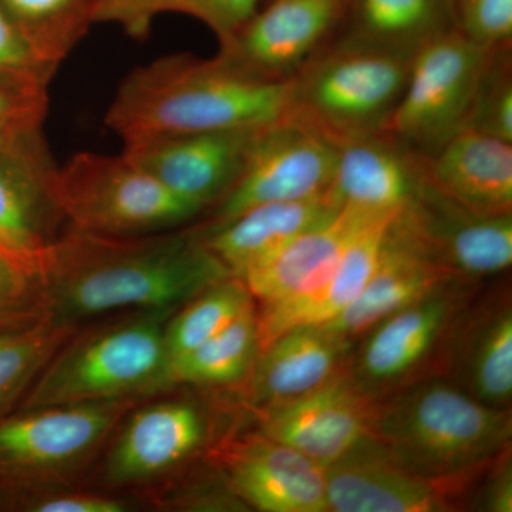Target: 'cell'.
<instances>
[{
    "mask_svg": "<svg viewBox=\"0 0 512 512\" xmlns=\"http://www.w3.org/2000/svg\"><path fill=\"white\" fill-rule=\"evenodd\" d=\"M224 466L234 493L258 511H329L326 467L264 434L232 444Z\"/></svg>",
    "mask_w": 512,
    "mask_h": 512,
    "instance_id": "2e32d148",
    "label": "cell"
},
{
    "mask_svg": "<svg viewBox=\"0 0 512 512\" xmlns=\"http://www.w3.org/2000/svg\"><path fill=\"white\" fill-rule=\"evenodd\" d=\"M100 0H0L40 63L56 72L94 25Z\"/></svg>",
    "mask_w": 512,
    "mask_h": 512,
    "instance_id": "4316f807",
    "label": "cell"
},
{
    "mask_svg": "<svg viewBox=\"0 0 512 512\" xmlns=\"http://www.w3.org/2000/svg\"><path fill=\"white\" fill-rule=\"evenodd\" d=\"M339 210L326 195L311 200L271 202L212 225L201 232V237L229 274L239 278Z\"/></svg>",
    "mask_w": 512,
    "mask_h": 512,
    "instance_id": "d4e9b609",
    "label": "cell"
},
{
    "mask_svg": "<svg viewBox=\"0 0 512 512\" xmlns=\"http://www.w3.org/2000/svg\"><path fill=\"white\" fill-rule=\"evenodd\" d=\"M412 56L348 37L292 77L291 116L338 141L383 133L402 99Z\"/></svg>",
    "mask_w": 512,
    "mask_h": 512,
    "instance_id": "277c9868",
    "label": "cell"
},
{
    "mask_svg": "<svg viewBox=\"0 0 512 512\" xmlns=\"http://www.w3.org/2000/svg\"><path fill=\"white\" fill-rule=\"evenodd\" d=\"M37 275L0 256V320L26 302L30 281Z\"/></svg>",
    "mask_w": 512,
    "mask_h": 512,
    "instance_id": "8d00e7d4",
    "label": "cell"
},
{
    "mask_svg": "<svg viewBox=\"0 0 512 512\" xmlns=\"http://www.w3.org/2000/svg\"><path fill=\"white\" fill-rule=\"evenodd\" d=\"M470 394L488 406L505 409L512 396V312L501 306L478 322L463 359Z\"/></svg>",
    "mask_w": 512,
    "mask_h": 512,
    "instance_id": "f546056e",
    "label": "cell"
},
{
    "mask_svg": "<svg viewBox=\"0 0 512 512\" xmlns=\"http://www.w3.org/2000/svg\"><path fill=\"white\" fill-rule=\"evenodd\" d=\"M377 404L346 372L305 396L259 409L261 434L328 467L372 437Z\"/></svg>",
    "mask_w": 512,
    "mask_h": 512,
    "instance_id": "30bf717a",
    "label": "cell"
},
{
    "mask_svg": "<svg viewBox=\"0 0 512 512\" xmlns=\"http://www.w3.org/2000/svg\"><path fill=\"white\" fill-rule=\"evenodd\" d=\"M352 339L325 325L298 326L259 350L251 369L254 406L288 402L348 372Z\"/></svg>",
    "mask_w": 512,
    "mask_h": 512,
    "instance_id": "d6986e66",
    "label": "cell"
},
{
    "mask_svg": "<svg viewBox=\"0 0 512 512\" xmlns=\"http://www.w3.org/2000/svg\"><path fill=\"white\" fill-rule=\"evenodd\" d=\"M261 0H100L94 22L117 23L128 35L143 39L157 16L183 13L201 20L221 46L255 15Z\"/></svg>",
    "mask_w": 512,
    "mask_h": 512,
    "instance_id": "f1b7e54d",
    "label": "cell"
},
{
    "mask_svg": "<svg viewBox=\"0 0 512 512\" xmlns=\"http://www.w3.org/2000/svg\"><path fill=\"white\" fill-rule=\"evenodd\" d=\"M0 256L3 258L9 259V261L15 262L22 266V268L28 269L29 272L40 276L42 274V269L40 266L35 264V262L30 261L29 258H26L25 255L20 254V252L16 251L12 245H9L8 242L5 241L2 237H0Z\"/></svg>",
    "mask_w": 512,
    "mask_h": 512,
    "instance_id": "ab89813d",
    "label": "cell"
},
{
    "mask_svg": "<svg viewBox=\"0 0 512 512\" xmlns=\"http://www.w3.org/2000/svg\"><path fill=\"white\" fill-rule=\"evenodd\" d=\"M128 505L124 501L99 495H59L45 498L30 505L29 511L35 512H124Z\"/></svg>",
    "mask_w": 512,
    "mask_h": 512,
    "instance_id": "74e56055",
    "label": "cell"
},
{
    "mask_svg": "<svg viewBox=\"0 0 512 512\" xmlns=\"http://www.w3.org/2000/svg\"><path fill=\"white\" fill-rule=\"evenodd\" d=\"M451 279L431 259L402 211L387 229L382 254L363 291L323 325L353 340L392 313L444 288Z\"/></svg>",
    "mask_w": 512,
    "mask_h": 512,
    "instance_id": "9a60e30c",
    "label": "cell"
},
{
    "mask_svg": "<svg viewBox=\"0 0 512 512\" xmlns=\"http://www.w3.org/2000/svg\"><path fill=\"white\" fill-rule=\"evenodd\" d=\"M261 130L153 138L126 144L123 154L175 194L205 210L217 205L237 183Z\"/></svg>",
    "mask_w": 512,
    "mask_h": 512,
    "instance_id": "7c38bea8",
    "label": "cell"
},
{
    "mask_svg": "<svg viewBox=\"0 0 512 512\" xmlns=\"http://www.w3.org/2000/svg\"><path fill=\"white\" fill-rule=\"evenodd\" d=\"M454 29L487 50L512 42V0H450Z\"/></svg>",
    "mask_w": 512,
    "mask_h": 512,
    "instance_id": "836d02e7",
    "label": "cell"
},
{
    "mask_svg": "<svg viewBox=\"0 0 512 512\" xmlns=\"http://www.w3.org/2000/svg\"><path fill=\"white\" fill-rule=\"evenodd\" d=\"M403 214L431 259L453 278L497 275L512 264L511 212L468 211L444 198L424 178Z\"/></svg>",
    "mask_w": 512,
    "mask_h": 512,
    "instance_id": "4fadbf2b",
    "label": "cell"
},
{
    "mask_svg": "<svg viewBox=\"0 0 512 512\" xmlns=\"http://www.w3.org/2000/svg\"><path fill=\"white\" fill-rule=\"evenodd\" d=\"M338 156V140L296 117L262 128L241 177L215 205L212 225L258 205L323 197Z\"/></svg>",
    "mask_w": 512,
    "mask_h": 512,
    "instance_id": "ba28073f",
    "label": "cell"
},
{
    "mask_svg": "<svg viewBox=\"0 0 512 512\" xmlns=\"http://www.w3.org/2000/svg\"><path fill=\"white\" fill-rule=\"evenodd\" d=\"M252 306L254 298L247 286L234 276L198 293L165 323L168 363L214 338Z\"/></svg>",
    "mask_w": 512,
    "mask_h": 512,
    "instance_id": "4dcf8cb0",
    "label": "cell"
},
{
    "mask_svg": "<svg viewBox=\"0 0 512 512\" xmlns=\"http://www.w3.org/2000/svg\"><path fill=\"white\" fill-rule=\"evenodd\" d=\"M419 154L384 133L339 141L338 165L326 197L338 208L387 214L404 210L423 184Z\"/></svg>",
    "mask_w": 512,
    "mask_h": 512,
    "instance_id": "e0dca14e",
    "label": "cell"
},
{
    "mask_svg": "<svg viewBox=\"0 0 512 512\" xmlns=\"http://www.w3.org/2000/svg\"><path fill=\"white\" fill-rule=\"evenodd\" d=\"M259 350L258 318L252 306L214 338L168 363L165 384L238 382L251 372Z\"/></svg>",
    "mask_w": 512,
    "mask_h": 512,
    "instance_id": "83f0119b",
    "label": "cell"
},
{
    "mask_svg": "<svg viewBox=\"0 0 512 512\" xmlns=\"http://www.w3.org/2000/svg\"><path fill=\"white\" fill-rule=\"evenodd\" d=\"M350 39L414 53L420 45L454 28L450 0H349Z\"/></svg>",
    "mask_w": 512,
    "mask_h": 512,
    "instance_id": "484cf974",
    "label": "cell"
},
{
    "mask_svg": "<svg viewBox=\"0 0 512 512\" xmlns=\"http://www.w3.org/2000/svg\"><path fill=\"white\" fill-rule=\"evenodd\" d=\"M456 313L447 286L392 313L367 330L357 356L355 379L372 387L402 380L429 357Z\"/></svg>",
    "mask_w": 512,
    "mask_h": 512,
    "instance_id": "603a6c76",
    "label": "cell"
},
{
    "mask_svg": "<svg viewBox=\"0 0 512 512\" xmlns=\"http://www.w3.org/2000/svg\"><path fill=\"white\" fill-rule=\"evenodd\" d=\"M57 210L74 229L104 238H133L178 227L201 207L124 156L76 154L55 168L50 183Z\"/></svg>",
    "mask_w": 512,
    "mask_h": 512,
    "instance_id": "5b68a950",
    "label": "cell"
},
{
    "mask_svg": "<svg viewBox=\"0 0 512 512\" xmlns=\"http://www.w3.org/2000/svg\"><path fill=\"white\" fill-rule=\"evenodd\" d=\"M511 47L494 50L474 94L466 126L512 143Z\"/></svg>",
    "mask_w": 512,
    "mask_h": 512,
    "instance_id": "d6a6232c",
    "label": "cell"
},
{
    "mask_svg": "<svg viewBox=\"0 0 512 512\" xmlns=\"http://www.w3.org/2000/svg\"><path fill=\"white\" fill-rule=\"evenodd\" d=\"M510 412L441 380L377 404L372 437L397 461L433 478L470 477L507 450Z\"/></svg>",
    "mask_w": 512,
    "mask_h": 512,
    "instance_id": "3957f363",
    "label": "cell"
},
{
    "mask_svg": "<svg viewBox=\"0 0 512 512\" xmlns=\"http://www.w3.org/2000/svg\"><path fill=\"white\" fill-rule=\"evenodd\" d=\"M126 400L25 410L0 420V471L37 476L83 460L113 429Z\"/></svg>",
    "mask_w": 512,
    "mask_h": 512,
    "instance_id": "8fae6325",
    "label": "cell"
},
{
    "mask_svg": "<svg viewBox=\"0 0 512 512\" xmlns=\"http://www.w3.org/2000/svg\"><path fill=\"white\" fill-rule=\"evenodd\" d=\"M173 311L101 330L63 350L30 389L23 409L126 400L164 386L165 323Z\"/></svg>",
    "mask_w": 512,
    "mask_h": 512,
    "instance_id": "8992f818",
    "label": "cell"
},
{
    "mask_svg": "<svg viewBox=\"0 0 512 512\" xmlns=\"http://www.w3.org/2000/svg\"><path fill=\"white\" fill-rule=\"evenodd\" d=\"M346 2H348V3H349V0H346Z\"/></svg>",
    "mask_w": 512,
    "mask_h": 512,
    "instance_id": "60d3db41",
    "label": "cell"
},
{
    "mask_svg": "<svg viewBox=\"0 0 512 512\" xmlns=\"http://www.w3.org/2000/svg\"><path fill=\"white\" fill-rule=\"evenodd\" d=\"M346 9V0H271L221 46V55L249 72L292 79Z\"/></svg>",
    "mask_w": 512,
    "mask_h": 512,
    "instance_id": "5bb4252c",
    "label": "cell"
},
{
    "mask_svg": "<svg viewBox=\"0 0 512 512\" xmlns=\"http://www.w3.org/2000/svg\"><path fill=\"white\" fill-rule=\"evenodd\" d=\"M52 70L40 63L25 37L0 6V77L47 89Z\"/></svg>",
    "mask_w": 512,
    "mask_h": 512,
    "instance_id": "d590c367",
    "label": "cell"
},
{
    "mask_svg": "<svg viewBox=\"0 0 512 512\" xmlns=\"http://www.w3.org/2000/svg\"><path fill=\"white\" fill-rule=\"evenodd\" d=\"M379 215L383 214L340 208L329 220L303 232L238 279L262 305L318 291L335 272L357 232Z\"/></svg>",
    "mask_w": 512,
    "mask_h": 512,
    "instance_id": "ffe728a7",
    "label": "cell"
},
{
    "mask_svg": "<svg viewBox=\"0 0 512 512\" xmlns=\"http://www.w3.org/2000/svg\"><path fill=\"white\" fill-rule=\"evenodd\" d=\"M55 165L39 133L0 148V237L45 272L60 211L52 197Z\"/></svg>",
    "mask_w": 512,
    "mask_h": 512,
    "instance_id": "ac0fdd59",
    "label": "cell"
},
{
    "mask_svg": "<svg viewBox=\"0 0 512 512\" xmlns=\"http://www.w3.org/2000/svg\"><path fill=\"white\" fill-rule=\"evenodd\" d=\"M427 183L444 198L478 214L512 210V143L463 128L421 157Z\"/></svg>",
    "mask_w": 512,
    "mask_h": 512,
    "instance_id": "44dd1931",
    "label": "cell"
},
{
    "mask_svg": "<svg viewBox=\"0 0 512 512\" xmlns=\"http://www.w3.org/2000/svg\"><path fill=\"white\" fill-rule=\"evenodd\" d=\"M468 477L433 478L397 461L373 437L326 467L333 512H444L457 507Z\"/></svg>",
    "mask_w": 512,
    "mask_h": 512,
    "instance_id": "9c48e42d",
    "label": "cell"
},
{
    "mask_svg": "<svg viewBox=\"0 0 512 512\" xmlns=\"http://www.w3.org/2000/svg\"><path fill=\"white\" fill-rule=\"evenodd\" d=\"M402 211L379 215L367 222L350 241L329 281L318 291L262 305L261 313H256L261 349L288 330L323 325L345 311L375 271L387 229Z\"/></svg>",
    "mask_w": 512,
    "mask_h": 512,
    "instance_id": "cb8c5ba5",
    "label": "cell"
},
{
    "mask_svg": "<svg viewBox=\"0 0 512 512\" xmlns=\"http://www.w3.org/2000/svg\"><path fill=\"white\" fill-rule=\"evenodd\" d=\"M494 50L451 28L414 50L399 104L383 133L421 157L466 126L474 94Z\"/></svg>",
    "mask_w": 512,
    "mask_h": 512,
    "instance_id": "52a82bcc",
    "label": "cell"
},
{
    "mask_svg": "<svg viewBox=\"0 0 512 512\" xmlns=\"http://www.w3.org/2000/svg\"><path fill=\"white\" fill-rule=\"evenodd\" d=\"M53 326L121 309L174 311L232 276L201 232L137 239L74 232L56 242L45 269Z\"/></svg>",
    "mask_w": 512,
    "mask_h": 512,
    "instance_id": "6da1fadb",
    "label": "cell"
},
{
    "mask_svg": "<svg viewBox=\"0 0 512 512\" xmlns=\"http://www.w3.org/2000/svg\"><path fill=\"white\" fill-rule=\"evenodd\" d=\"M207 424L188 402H163L133 414L107 458L111 483L131 484L163 476L204 443Z\"/></svg>",
    "mask_w": 512,
    "mask_h": 512,
    "instance_id": "7402d4cb",
    "label": "cell"
},
{
    "mask_svg": "<svg viewBox=\"0 0 512 512\" xmlns=\"http://www.w3.org/2000/svg\"><path fill=\"white\" fill-rule=\"evenodd\" d=\"M501 463L495 467L494 473L484 485L480 495L481 510L490 512L512 511V470L511 458L507 453L501 454Z\"/></svg>",
    "mask_w": 512,
    "mask_h": 512,
    "instance_id": "f35d334b",
    "label": "cell"
},
{
    "mask_svg": "<svg viewBox=\"0 0 512 512\" xmlns=\"http://www.w3.org/2000/svg\"><path fill=\"white\" fill-rule=\"evenodd\" d=\"M292 86V79L249 72L222 55L167 56L128 74L106 124L124 144L264 128L291 116Z\"/></svg>",
    "mask_w": 512,
    "mask_h": 512,
    "instance_id": "7a4b0ae2",
    "label": "cell"
},
{
    "mask_svg": "<svg viewBox=\"0 0 512 512\" xmlns=\"http://www.w3.org/2000/svg\"><path fill=\"white\" fill-rule=\"evenodd\" d=\"M47 106V89L0 77V148L39 133Z\"/></svg>",
    "mask_w": 512,
    "mask_h": 512,
    "instance_id": "e575fe53",
    "label": "cell"
},
{
    "mask_svg": "<svg viewBox=\"0 0 512 512\" xmlns=\"http://www.w3.org/2000/svg\"><path fill=\"white\" fill-rule=\"evenodd\" d=\"M63 336L64 328L53 325L0 333V413L47 365Z\"/></svg>",
    "mask_w": 512,
    "mask_h": 512,
    "instance_id": "1f68e13d",
    "label": "cell"
}]
</instances>
